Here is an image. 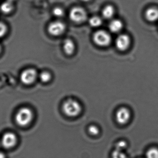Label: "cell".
<instances>
[{
    "label": "cell",
    "mask_w": 158,
    "mask_h": 158,
    "mask_svg": "<svg viewBox=\"0 0 158 158\" xmlns=\"http://www.w3.org/2000/svg\"><path fill=\"white\" fill-rule=\"evenodd\" d=\"M0 8L2 13L6 14H9L13 11L14 6L12 2L6 1L2 4Z\"/></svg>",
    "instance_id": "14"
},
{
    "label": "cell",
    "mask_w": 158,
    "mask_h": 158,
    "mask_svg": "<svg viewBox=\"0 0 158 158\" xmlns=\"http://www.w3.org/2000/svg\"><path fill=\"white\" fill-rule=\"evenodd\" d=\"M81 1H83V2H88V1H90V0H81Z\"/></svg>",
    "instance_id": "24"
},
{
    "label": "cell",
    "mask_w": 158,
    "mask_h": 158,
    "mask_svg": "<svg viewBox=\"0 0 158 158\" xmlns=\"http://www.w3.org/2000/svg\"><path fill=\"white\" fill-rule=\"evenodd\" d=\"M65 30L64 24L61 21L52 22L48 26V32L53 36H59L64 33Z\"/></svg>",
    "instance_id": "7"
},
{
    "label": "cell",
    "mask_w": 158,
    "mask_h": 158,
    "mask_svg": "<svg viewBox=\"0 0 158 158\" xmlns=\"http://www.w3.org/2000/svg\"><path fill=\"white\" fill-rule=\"evenodd\" d=\"M94 42L100 46H108L111 42V37L106 31L104 30L98 31L93 36Z\"/></svg>",
    "instance_id": "3"
},
{
    "label": "cell",
    "mask_w": 158,
    "mask_h": 158,
    "mask_svg": "<svg viewBox=\"0 0 158 158\" xmlns=\"http://www.w3.org/2000/svg\"><path fill=\"white\" fill-rule=\"evenodd\" d=\"M131 44L130 37L126 34H121L116 39V47L121 51H124L129 48Z\"/></svg>",
    "instance_id": "8"
},
{
    "label": "cell",
    "mask_w": 158,
    "mask_h": 158,
    "mask_svg": "<svg viewBox=\"0 0 158 158\" xmlns=\"http://www.w3.org/2000/svg\"><path fill=\"white\" fill-rule=\"evenodd\" d=\"M33 117V112L30 109L22 107L16 114L15 120L19 126L26 127L31 122Z\"/></svg>",
    "instance_id": "1"
},
{
    "label": "cell",
    "mask_w": 158,
    "mask_h": 158,
    "mask_svg": "<svg viewBox=\"0 0 158 158\" xmlns=\"http://www.w3.org/2000/svg\"><path fill=\"white\" fill-rule=\"evenodd\" d=\"M7 31V27L4 23L0 22V38L4 36Z\"/></svg>",
    "instance_id": "22"
},
{
    "label": "cell",
    "mask_w": 158,
    "mask_h": 158,
    "mask_svg": "<svg viewBox=\"0 0 158 158\" xmlns=\"http://www.w3.org/2000/svg\"><path fill=\"white\" fill-rule=\"evenodd\" d=\"M102 21L99 17L93 16L89 19V24L91 27H97L102 24Z\"/></svg>",
    "instance_id": "15"
},
{
    "label": "cell",
    "mask_w": 158,
    "mask_h": 158,
    "mask_svg": "<svg viewBox=\"0 0 158 158\" xmlns=\"http://www.w3.org/2000/svg\"><path fill=\"white\" fill-rule=\"evenodd\" d=\"M6 1H10V2H12L13 1H14V0H6Z\"/></svg>",
    "instance_id": "25"
},
{
    "label": "cell",
    "mask_w": 158,
    "mask_h": 158,
    "mask_svg": "<svg viewBox=\"0 0 158 158\" xmlns=\"http://www.w3.org/2000/svg\"><path fill=\"white\" fill-rule=\"evenodd\" d=\"M64 51L67 54H72L75 50V44L74 42L70 39H67L64 43Z\"/></svg>",
    "instance_id": "12"
},
{
    "label": "cell",
    "mask_w": 158,
    "mask_h": 158,
    "mask_svg": "<svg viewBox=\"0 0 158 158\" xmlns=\"http://www.w3.org/2000/svg\"><path fill=\"white\" fill-rule=\"evenodd\" d=\"M115 9L111 5H107L102 10V15L106 19L111 18L114 15Z\"/></svg>",
    "instance_id": "13"
},
{
    "label": "cell",
    "mask_w": 158,
    "mask_h": 158,
    "mask_svg": "<svg viewBox=\"0 0 158 158\" xmlns=\"http://www.w3.org/2000/svg\"><path fill=\"white\" fill-rule=\"evenodd\" d=\"M127 147V143L124 141H120L117 143L116 145V149L120 151H123Z\"/></svg>",
    "instance_id": "20"
},
{
    "label": "cell",
    "mask_w": 158,
    "mask_h": 158,
    "mask_svg": "<svg viewBox=\"0 0 158 158\" xmlns=\"http://www.w3.org/2000/svg\"><path fill=\"white\" fill-rule=\"evenodd\" d=\"M88 132L92 135H97L99 133V129L95 125H92L88 129Z\"/></svg>",
    "instance_id": "19"
},
{
    "label": "cell",
    "mask_w": 158,
    "mask_h": 158,
    "mask_svg": "<svg viewBox=\"0 0 158 158\" xmlns=\"http://www.w3.org/2000/svg\"><path fill=\"white\" fill-rule=\"evenodd\" d=\"M146 18L150 22H155L158 20V9L156 7L148 8L145 13Z\"/></svg>",
    "instance_id": "10"
},
{
    "label": "cell",
    "mask_w": 158,
    "mask_h": 158,
    "mask_svg": "<svg viewBox=\"0 0 158 158\" xmlns=\"http://www.w3.org/2000/svg\"><path fill=\"white\" fill-rule=\"evenodd\" d=\"M37 77L36 70L33 69H28L24 70L20 75V80L25 85H30L33 83Z\"/></svg>",
    "instance_id": "6"
},
{
    "label": "cell",
    "mask_w": 158,
    "mask_h": 158,
    "mask_svg": "<svg viewBox=\"0 0 158 158\" xmlns=\"http://www.w3.org/2000/svg\"><path fill=\"white\" fill-rule=\"evenodd\" d=\"M1 50H2V49H1V46H0V52H1Z\"/></svg>",
    "instance_id": "26"
},
{
    "label": "cell",
    "mask_w": 158,
    "mask_h": 158,
    "mask_svg": "<svg viewBox=\"0 0 158 158\" xmlns=\"http://www.w3.org/2000/svg\"><path fill=\"white\" fill-rule=\"evenodd\" d=\"M131 118V112L126 107H122L116 113V120L118 123L124 124L127 123Z\"/></svg>",
    "instance_id": "9"
},
{
    "label": "cell",
    "mask_w": 158,
    "mask_h": 158,
    "mask_svg": "<svg viewBox=\"0 0 158 158\" xmlns=\"http://www.w3.org/2000/svg\"><path fill=\"white\" fill-rule=\"evenodd\" d=\"M123 27V23L119 19H113L110 22L109 26L111 32L117 33L121 31Z\"/></svg>",
    "instance_id": "11"
},
{
    "label": "cell",
    "mask_w": 158,
    "mask_h": 158,
    "mask_svg": "<svg viewBox=\"0 0 158 158\" xmlns=\"http://www.w3.org/2000/svg\"><path fill=\"white\" fill-rule=\"evenodd\" d=\"M53 14L55 16L61 17L64 15V11L62 8L57 7L55 8L53 10Z\"/></svg>",
    "instance_id": "21"
},
{
    "label": "cell",
    "mask_w": 158,
    "mask_h": 158,
    "mask_svg": "<svg viewBox=\"0 0 158 158\" xmlns=\"http://www.w3.org/2000/svg\"><path fill=\"white\" fill-rule=\"evenodd\" d=\"M0 158H6L5 155L3 152H0Z\"/></svg>",
    "instance_id": "23"
},
{
    "label": "cell",
    "mask_w": 158,
    "mask_h": 158,
    "mask_svg": "<svg viewBox=\"0 0 158 158\" xmlns=\"http://www.w3.org/2000/svg\"><path fill=\"white\" fill-rule=\"evenodd\" d=\"M0 144H1V139H0Z\"/></svg>",
    "instance_id": "27"
},
{
    "label": "cell",
    "mask_w": 158,
    "mask_h": 158,
    "mask_svg": "<svg viewBox=\"0 0 158 158\" xmlns=\"http://www.w3.org/2000/svg\"><path fill=\"white\" fill-rule=\"evenodd\" d=\"M70 19L75 23H80L86 19L87 15L85 10L81 7H74L69 12Z\"/></svg>",
    "instance_id": "5"
},
{
    "label": "cell",
    "mask_w": 158,
    "mask_h": 158,
    "mask_svg": "<svg viewBox=\"0 0 158 158\" xmlns=\"http://www.w3.org/2000/svg\"><path fill=\"white\" fill-rule=\"evenodd\" d=\"M112 158H128L123 151L115 149L112 153Z\"/></svg>",
    "instance_id": "18"
},
{
    "label": "cell",
    "mask_w": 158,
    "mask_h": 158,
    "mask_svg": "<svg viewBox=\"0 0 158 158\" xmlns=\"http://www.w3.org/2000/svg\"><path fill=\"white\" fill-rule=\"evenodd\" d=\"M17 137L14 133H6L1 139V144L5 149H10L15 146L17 143Z\"/></svg>",
    "instance_id": "4"
},
{
    "label": "cell",
    "mask_w": 158,
    "mask_h": 158,
    "mask_svg": "<svg viewBox=\"0 0 158 158\" xmlns=\"http://www.w3.org/2000/svg\"><path fill=\"white\" fill-rule=\"evenodd\" d=\"M40 79L43 82H48L51 79V74L46 71L42 72L40 74Z\"/></svg>",
    "instance_id": "17"
},
{
    "label": "cell",
    "mask_w": 158,
    "mask_h": 158,
    "mask_svg": "<svg viewBox=\"0 0 158 158\" xmlns=\"http://www.w3.org/2000/svg\"><path fill=\"white\" fill-rule=\"evenodd\" d=\"M146 158H158V149L152 148L148 149L146 153Z\"/></svg>",
    "instance_id": "16"
},
{
    "label": "cell",
    "mask_w": 158,
    "mask_h": 158,
    "mask_svg": "<svg viewBox=\"0 0 158 158\" xmlns=\"http://www.w3.org/2000/svg\"><path fill=\"white\" fill-rule=\"evenodd\" d=\"M63 109L67 116L75 117L80 114L81 107L79 102L76 100L68 99L63 105Z\"/></svg>",
    "instance_id": "2"
}]
</instances>
